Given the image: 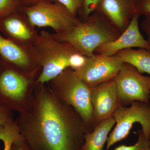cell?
Listing matches in <instances>:
<instances>
[{"mask_svg": "<svg viewBox=\"0 0 150 150\" xmlns=\"http://www.w3.org/2000/svg\"><path fill=\"white\" fill-rule=\"evenodd\" d=\"M32 150H82L89 127L48 83L35 84L32 103L15 120Z\"/></svg>", "mask_w": 150, "mask_h": 150, "instance_id": "cell-1", "label": "cell"}, {"mask_svg": "<svg viewBox=\"0 0 150 150\" xmlns=\"http://www.w3.org/2000/svg\"><path fill=\"white\" fill-rule=\"evenodd\" d=\"M121 34L102 13L96 11L66 32L51 34L56 40L70 43L81 54L91 57L100 46L115 40Z\"/></svg>", "mask_w": 150, "mask_h": 150, "instance_id": "cell-2", "label": "cell"}, {"mask_svg": "<svg viewBox=\"0 0 150 150\" xmlns=\"http://www.w3.org/2000/svg\"><path fill=\"white\" fill-rule=\"evenodd\" d=\"M29 52L41 68L35 84L47 83L70 68L72 57L80 53L70 43L56 40L45 30L38 33Z\"/></svg>", "mask_w": 150, "mask_h": 150, "instance_id": "cell-3", "label": "cell"}, {"mask_svg": "<svg viewBox=\"0 0 150 150\" xmlns=\"http://www.w3.org/2000/svg\"><path fill=\"white\" fill-rule=\"evenodd\" d=\"M36 79L0 58V105L19 113L27 110L32 103Z\"/></svg>", "mask_w": 150, "mask_h": 150, "instance_id": "cell-4", "label": "cell"}, {"mask_svg": "<svg viewBox=\"0 0 150 150\" xmlns=\"http://www.w3.org/2000/svg\"><path fill=\"white\" fill-rule=\"evenodd\" d=\"M58 98L71 106L88 127L93 121L91 88L69 68L48 83Z\"/></svg>", "mask_w": 150, "mask_h": 150, "instance_id": "cell-5", "label": "cell"}, {"mask_svg": "<svg viewBox=\"0 0 150 150\" xmlns=\"http://www.w3.org/2000/svg\"><path fill=\"white\" fill-rule=\"evenodd\" d=\"M34 27H50L56 34L71 28L80 19L59 3L48 2L30 6H20Z\"/></svg>", "mask_w": 150, "mask_h": 150, "instance_id": "cell-6", "label": "cell"}, {"mask_svg": "<svg viewBox=\"0 0 150 150\" xmlns=\"http://www.w3.org/2000/svg\"><path fill=\"white\" fill-rule=\"evenodd\" d=\"M112 116L115 120V126L108 136L105 150H109L113 145L127 137L133 125L136 123L141 124L145 137L149 139V103L136 101L131 103L129 107L120 105Z\"/></svg>", "mask_w": 150, "mask_h": 150, "instance_id": "cell-7", "label": "cell"}, {"mask_svg": "<svg viewBox=\"0 0 150 150\" xmlns=\"http://www.w3.org/2000/svg\"><path fill=\"white\" fill-rule=\"evenodd\" d=\"M113 79L121 102L149 103L150 76H143L133 66L123 63Z\"/></svg>", "mask_w": 150, "mask_h": 150, "instance_id": "cell-8", "label": "cell"}, {"mask_svg": "<svg viewBox=\"0 0 150 150\" xmlns=\"http://www.w3.org/2000/svg\"><path fill=\"white\" fill-rule=\"evenodd\" d=\"M123 64L115 55L94 54L87 57L82 67L74 70L79 77L91 88L114 79Z\"/></svg>", "mask_w": 150, "mask_h": 150, "instance_id": "cell-9", "label": "cell"}, {"mask_svg": "<svg viewBox=\"0 0 150 150\" xmlns=\"http://www.w3.org/2000/svg\"><path fill=\"white\" fill-rule=\"evenodd\" d=\"M0 33L29 52L38 33L20 7L6 15L0 17Z\"/></svg>", "mask_w": 150, "mask_h": 150, "instance_id": "cell-10", "label": "cell"}, {"mask_svg": "<svg viewBox=\"0 0 150 150\" xmlns=\"http://www.w3.org/2000/svg\"><path fill=\"white\" fill-rule=\"evenodd\" d=\"M93 120L98 123L112 117L120 105L114 79L91 88Z\"/></svg>", "mask_w": 150, "mask_h": 150, "instance_id": "cell-11", "label": "cell"}, {"mask_svg": "<svg viewBox=\"0 0 150 150\" xmlns=\"http://www.w3.org/2000/svg\"><path fill=\"white\" fill-rule=\"evenodd\" d=\"M140 16L135 13L129 26L117 38L102 44L97 48L94 54L104 56H115L125 49L139 48L150 50L147 40L140 31L139 19Z\"/></svg>", "mask_w": 150, "mask_h": 150, "instance_id": "cell-12", "label": "cell"}, {"mask_svg": "<svg viewBox=\"0 0 150 150\" xmlns=\"http://www.w3.org/2000/svg\"><path fill=\"white\" fill-rule=\"evenodd\" d=\"M0 58L19 71L30 76L38 77L41 68L29 51L5 37L0 33Z\"/></svg>", "mask_w": 150, "mask_h": 150, "instance_id": "cell-13", "label": "cell"}, {"mask_svg": "<svg viewBox=\"0 0 150 150\" xmlns=\"http://www.w3.org/2000/svg\"><path fill=\"white\" fill-rule=\"evenodd\" d=\"M136 0H101L98 11L121 33L129 26L135 14Z\"/></svg>", "mask_w": 150, "mask_h": 150, "instance_id": "cell-14", "label": "cell"}, {"mask_svg": "<svg viewBox=\"0 0 150 150\" xmlns=\"http://www.w3.org/2000/svg\"><path fill=\"white\" fill-rule=\"evenodd\" d=\"M115 123L112 116L99 123L93 131L86 133L82 150H103L109 133Z\"/></svg>", "mask_w": 150, "mask_h": 150, "instance_id": "cell-15", "label": "cell"}, {"mask_svg": "<svg viewBox=\"0 0 150 150\" xmlns=\"http://www.w3.org/2000/svg\"><path fill=\"white\" fill-rule=\"evenodd\" d=\"M115 56L122 63L135 67L141 74L147 73L150 75V50L129 48L119 51Z\"/></svg>", "mask_w": 150, "mask_h": 150, "instance_id": "cell-16", "label": "cell"}, {"mask_svg": "<svg viewBox=\"0 0 150 150\" xmlns=\"http://www.w3.org/2000/svg\"><path fill=\"white\" fill-rule=\"evenodd\" d=\"M23 137L14 119L0 126V140L4 143V150H11L14 142Z\"/></svg>", "mask_w": 150, "mask_h": 150, "instance_id": "cell-17", "label": "cell"}, {"mask_svg": "<svg viewBox=\"0 0 150 150\" xmlns=\"http://www.w3.org/2000/svg\"><path fill=\"white\" fill-rule=\"evenodd\" d=\"M114 150H150V139H146L142 130H140L138 141L136 144L131 146L121 145Z\"/></svg>", "mask_w": 150, "mask_h": 150, "instance_id": "cell-18", "label": "cell"}, {"mask_svg": "<svg viewBox=\"0 0 150 150\" xmlns=\"http://www.w3.org/2000/svg\"><path fill=\"white\" fill-rule=\"evenodd\" d=\"M51 1L59 3L64 6L75 16H78L81 11L84 0H51Z\"/></svg>", "mask_w": 150, "mask_h": 150, "instance_id": "cell-19", "label": "cell"}, {"mask_svg": "<svg viewBox=\"0 0 150 150\" xmlns=\"http://www.w3.org/2000/svg\"><path fill=\"white\" fill-rule=\"evenodd\" d=\"M20 7L19 0H0V17L16 10Z\"/></svg>", "mask_w": 150, "mask_h": 150, "instance_id": "cell-20", "label": "cell"}, {"mask_svg": "<svg viewBox=\"0 0 150 150\" xmlns=\"http://www.w3.org/2000/svg\"><path fill=\"white\" fill-rule=\"evenodd\" d=\"M101 1V0H84L83 8L81 12L84 19L97 10Z\"/></svg>", "mask_w": 150, "mask_h": 150, "instance_id": "cell-21", "label": "cell"}, {"mask_svg": "<svg viewBox=\"0 0 150 150\" xmlns=\"http://www.w3.org/2000/svg\"><path fill=\"white\" fill-rule=\"evenodd\" d=\"M135 13L140 16L150 15V0H136Z\"/></svg>", "mask_w": 150, "mask_h": 150, "instance_id": "cell-22", "label": "cell"}, {"mask_svg": "<svg viewBox=\"0 0 150 150\" xmlns=\"http://www.w3.org/2000/svg\"><path fill=\"white\" fill-rule=\"evenodd\" d=\"M12 119H13V112L0 105V126H4Z\"/></svg>", "mask_w": 150, "mask_h": 150, "instance_id": "cell-23", "label": "cell"}, {"mask_svg": "<svg viewBox=\"0 0 150 150\" xmlns=\"http://www.w3.org/2000/svg\"><path fill=\"white\" fill-rule=\"evenodd\" d=\"M11 150H32L24 138L17 140L14 142Z\"/></svg>", "mask_w": 150, "mask_h": 150, "instance_id": "cell-24", "label": "cell"}, {"mask_svg": "<svg viewBox=\"0 0 150 150\" xmlns=\"http://www.w3.org/2000/svg\"><path fill=\"white\" fill-rule=\"evenodd\" d=\"M144 16L141 23V28L146 35L147 38L146 40L150 46V15Z\"/></svg>", "mask_w": 150, "mask_h": 150, "instance_id": "cell-25", "label": "cell"}, {"mask_svg": "<svg viewBox=\"0 0 150 150\" xmlns=\"http://www.w3.org/2000/svg\"><path fill=\"white\" fill-rule=\"evenodd\" d=\"M20 6H30L41 3L51 1V0H19Z\"/></svg>", "mask_w": 150, "mask_h": 150, "instance_id": "cell-26", "label": "cell"}, {"mask_svg": "<svg viewBox=\"0 0 150 150\" xmlns=\"http://www.w3.org/2000/svg\"></svg>", "mask_w": 150, "mask_h": 150, "instance_id": "cell-27", "label": "cell"}]
</instances>
